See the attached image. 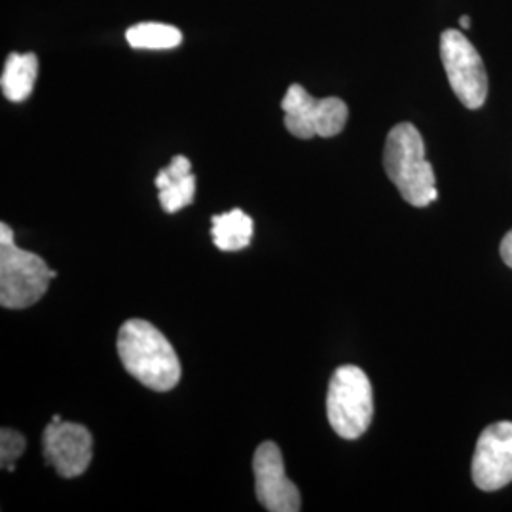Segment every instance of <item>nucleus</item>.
<instances>
[{
	"mask_svg": "<svg viewBox=\"0 0 512 512\" xmlns=\"http://www.w3.org/2000/svg\"><path fill=\"white\" fill-rule=\"evenodd\" d=\"M285 128L298 139L336 137L348 124V105L338 97L315 99L304 86L293 84L281 101Z\"/></svg>",
	"mask_w": 512,
	"mask_h": 512,
	"instance_id": "39448f33",
	"label": "nucleus"
},
{
	"mask_svg": "<svg viewBox=\"0 0 512 512\" xmlns=\"http://www.w3.org/2000/svg\"><path fill=\"white\" fill-rule=\"evenodd\" d=\"M118 355L129 376L165 393L179 384L183 368L175 348L145 319H129L118 330Z\"/></svg>",
	"mask_w": 512,
	"mask_h": 512,
	"instance_id": "f257e3e1",
	"label": "nucleus"
},
{
	"mask_svg": "<svg viewBox=\"0 0 512 512\" xmlns=\"http://www.w3.org/2000/svg\"><path fill=\"white\" fill-rule=\"evenodd\" d=\"M384 167L404 202L414 207H427L439 198L433 165L425 158L423 137L410 122H401L389 131Z\"/></svg>",
	"mask_w": 512,
	"mask_h": 512,
	"instance_id": "f03ea898",
	"label": "nucleus"
},
{
	"mask_svg": "<svg viewBox=\"0 0 512 512\" xmlns=\"http://www.w3.org/2000/svg\"><path fill=\"white\" fill-rule=\"evenodd\" d=\"M211 222H213L211 236L220 251L234 253V251H241V249L249 247V243L253 239L255 224L245 211L232 209L228 213L215 215Z\"/></svg>",
	"mask_w": 512,
	"mask_h": 512,
	"instance_id": "f8f14e48",
	"label": "nucleus"
},
{
	"mask_svg": "<svg viewBox=\"0 0 512 512\" xmlns=\"http://www.w3.org/2000/svg\"><path fill=\"white\" fill-rule=\"evenodd\" d=\"M501 258L509 268H512V230L501 241Z\"/></svg>",
	"mask_w": 512,
	"mask_h": 512,
	"instance_id": "2eb2a0df",
	"label": "nucleus"
},
{
	"mask_svg": "<svg viewBox=\"0 0 512 512\" xmlns=\"http://www.w3.org/2000/svg\"><path fill=\"white\" fill-rule=\"evenodd\" d=\"M25 448H27L25 437L14 429L4 427L0 431V465H2V469L8 473H14L16 463L21 458V454L25 452Z\"/></svg>",
	"mask_w": 512,
	"mask_h": 512,
	"instance_id": "4468645a",
	"label": "nucleus"
},
{
	"mask_svg": "<svg viewBox=\"0 0 512 512\" xmlns=\"http://www.w3.org/2000/svg\"><path fill=\"white\" fill-rule=\"evenodd\" d=\"M42 450L46 463L54 467L57 475L76 478L84 475L92 463V433L80 423L54 416L52 423L44 429Z\"/></svg>",
	"mask_w": 512,
	"mask_h": 512,
	"instance_id": "0eeeda50",
	"label": "nucleus"
},
{
	"mask_svg": "<svg viewBox=\"0 0 512 512\" xmlns=\"http://www.w3.org/2000/svg\"><path fill=\"white\" fill-rule=\"evenodd\" d=\"M38 76V57L35 54H10L0 76L2 93L12 103H23L33 93Z\"/></svg>",
	"mask_w": 512,
	"mask_h": 512,
	"instance_id": "9b49d317",
	"label": "nucleus"
},
{
	"mask_svg": "<svg viewBox=\"0 0 512 512\" xmlns=\"http://www.w3.org/2000/svg\"><path fill=\"white\" fill-rule=\"evenodd\" d=\"M256 497L270 512H298L302 509L300 490L285 473L283 454L279 446L266 440L256 448L253 459Z\"/></svg>",
	"mask_w": 512,
	"mask_h": 512,
	"instance_id": "6e6552de",
	"label": "nucleus"
},
{
	"mask_svg": "<svg viewBox=\"0 0 512 512\" xmlns=\"http://www.w3.org/2000/svg\"><path fill=\"white\" fill-rule=\"evenodd\" d=\"M473 480L484 492H495L512 482V421L486 427L476 442Z\"/></svg>",
	"mask_w": 512,
	"mask_h": 512,
	"instance_id": "1a4fd4ad",
	"label": "nucleus"
},
{
	"mask_svg": "<svg viewBox=\"0 0 512 512\" xmlns=\"http://www.w3.org/2000/svg\"><path fill=\"white\" fill-rule=\"evenodd\" d=\"M440 59L459 101L467 109H480L488 97V74L471 40L461 31L446 29L440 35Z\"/></svg>",
	"mask_w": 512,
	"mask_h": 512,
	"instance_id": "423d86ee",
	"label": "nucleus"
},
{
	"mask_svg": "<svg viewBox=\"0 0 512 512\" xmlns=\"http://www.w3.org/2000/svg\"><path fill=\"white\" fill-rule=\"evenodd\" d=\"M459 25H461L463 29H469V27H471V19H469V16H463V18L459 19Z\"/></svg>",
	"mask_w": 512,
	"mask_h": 512,
	"instance_id": "dca6fc26",
	"label": "nucleus"
},
{
	"mask_svg": "<svg viewBox=\"0 0 512 512\" xmlns=\"http://www.w3.org/2000/svg\"><path fill=\"white\" fill-rule=\"evenodd\" d=\"M57 272L42 256L23 251L14 241L12 228L0 224V304L8 310H25L48 291Z\"/></svg>",
	"mask_w": 512,
	"mask_h": 512,
	"instance_id": "7ed1b4c3",
	"label": "nucleus"
},
{
	"mask_svg": "<svg viewBox=\"0 0 512 512\" xmlns=\"http://www.w3.org/2000/svg\"><path fill=\"white\" fill-rule=\"evenodd\" d=\"M154 183L160 192V205L165 213H179L194 202L196 177L192 175L190 160L183 154L175 156L171 164L160 169Z\"/></svg>",
	"mask_w": 512,
	"mask_h": 512,
	"instance_id": "9d476101",
	"label": "nucleus"
},
{
	"mask_svg": "<svg viewBox=\"0 0 512 512\" xmlns=\"http://www.w3.org/2000/svg\"><path fill=\"white\" fill-rule=\"evenodd\" d=\"M126 40L135 50H169L183 42V33L165 23H139L129 27Z\"/></svg>",
	"mask_w": 512,
	"mask_h": 512,
	"instance_id": "ddd939ff",
	"label": "nucleus"
},
{
	"mask_svg": "<svg viewBox=\"0 0 512 512\" xmlns=\"http://www.w3.org/2000/svg\"><path fill=\"white\" fill-rule=\"evenodd\" d=\"M327 416L338 437L357 440L365 435L374 416V393L363 368H336L327 393Z\"/></svg>",
	"mask_w": 512,
	"mask_h": 512,
	"instance_id": "20e7f679",
	"label": "nucleus"
}]
</instances>
